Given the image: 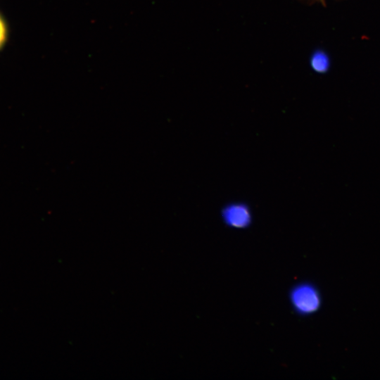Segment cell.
I'll list each match as a JSON object with an SVG mask.
<instances>
[{
    "mask_svg": "<svg viewBox=\"0 0 380 380\" xmlns=\"http://www.w3.org/2000/svg\"><path fill=\"white\" fill-rule=\"evenodd\" d=\"M291 304L298 314L309 315L320 308L322 300L317 289L309 283L294 286L290 292Z\"/></svg>",
    "mask_w": 380,
    "mask_h": 380,
    "instance_id": "1",
    "label": "cell"
},
{
    "mask_svg": "<svg viewBox=\"0 0 380 380\" xmlns=\"http://www.w3.org/2000/svg\"><path fill=\"white\" fill-rule=\"evenodd\" d=\"M222 217L227 226L236 229L246 228L252 221L250 208L246 205L239 203L225 206L222 209Z\"/></svg>",
    "mask_w": 380,
    "mask_h": 380,
    "instance_id": "2",
    "label": "cell"
},
{
    "mask_svg": "<svg viewBox=\"0 0 380 380\" xmlns=\"http://www.w3.org/2000/svg\"><path fill=\"white\" fill-rule=\"evenodd\" d=\"M310 65L318 73L327 72L331 65L329 56L322 50H317L310 57Z\"/></svg>",
    "mask_w": 380,
    "mask_h": 380,
    "instance_id": "3",
    "label": "cell"
},
{
    "mask_svg": "<svg viewBox=\"0 0 380 380\" xmlns=\"http://www.w3.org/2000/svg\"><path fill=\"white\" fill-rule=\"evenodd\" d=\"M10 30L8 21L4 14L0 11V52L8 44Z\"/></svg>",
    "mask_w": 380,
    "mask_h": 380,
    "instance_id": "4",
    "label": "cell"
},
{
    "mask_svg": "<svg viewBox=\"0 0 380 380\" xmlns=\"http://www.w3.org/2000/svg\"><path fill=\"white\" fill-rule=\"evenodd\" d=\"M317 1H324V0H317Z\"/></svg>",
    "mask_w": 380,
    "mask_h": 380,
    "instance_id": "5",
    "label": "cell"
}]
</instances>
